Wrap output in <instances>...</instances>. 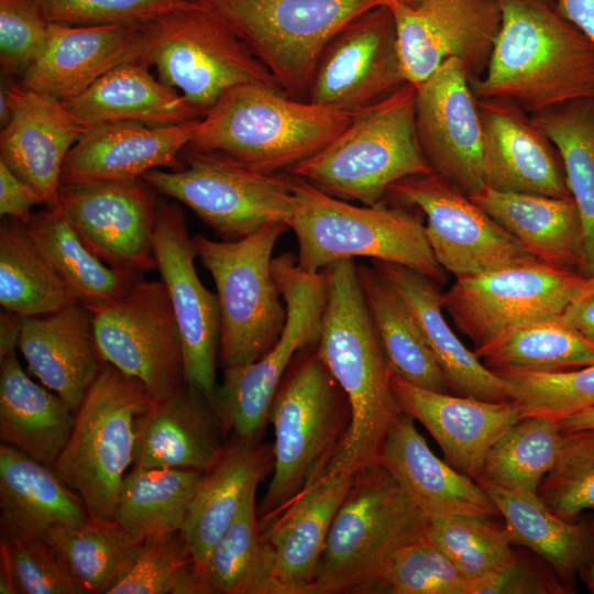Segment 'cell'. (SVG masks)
<instances>
[{
  "mask_svg": "<svg viewBox=\"0 0 594 594\" xmlns=\"http://www.w3.org/2000/svg\"><path fill=\"white\" fill-rule=\"evenodd\" d=\"M328 299L317 351L346 395L348 433L321 476L350 475L380 463L387 436L402 413L392 375L353 258L323 268Z\"/></svg>",
  "mask_w": 594,
  "mask_h": 594,
  "instance_id": "obj_1",
  "label": "cell"
},
{
  "mask_svg": "<svg viewBox=\"0 0 594 594\" xmlns=\"http://www.w3.org/2000/svg\"><path fill=\"white\" fill-rule=\"evenodd\" d=\"M502 21L476 98H501L538 114L594 99V45L546 0H497Z\"/></svg>",
  "mask_w": 594,
  "mask_h": 594,
  "instance_id": "obj_2",
  "label": "cell"
},
{
  "mask_svg": "<svg viewBox=\"0 0 594 594\" xmlns=\"http://www.w3.org/2000/svg\"><path fill=\"white\" fill-rule=\"evenodd\" d=\"M352 118L276 87L241 85L206 111L184 150L218 154L263 174L289 173L340 135Z\"/></svg>",
  "mask_w": 594,
  "mask_h": 594,
  "instance_id": "obj_3",
  "label": "cell"
},
{
  "mask_svg": "<svg viewBox=\"0 0 594 594\" xmlns=\"http://www.w3.org/2000/svg\"><path fill=\"white\" fill-rule=\"evenodd\" d=\"M274 468L257 508L261 528L279 515L329 463L351 422L345 393L317 345L297 353L271 405Z\"/></svg>",
  "mask_w": 594,
  "mask_h": 594,
  "instance_id": "obj_4",
  "label": "cell"
},
{
  "mask_svg": "<svg viewBox=\"0 0 594 594\" xmlns=\"http://www.w3.org/2000/svg\"><path fill=\"white\" fill-rule=\"evenodd\" d=\"M416 96L417 86L406 82L354 113L340 135L289 173L342 200L384 204L394 183L433 172L417 136Z\"/></svg>",
  "mask_w": 594,
  "mask_h": 594,
  "instance_id": "obj_5",
  "label": "cell"
},
{
  "mask_svg": "<svg viewBox=\"0 0 594 594\" xmlns=\"http://www.w3.org/2000/svg\"><path fill=\"white\" fill-rule=\"evenodd\" d=\"M290 174V173H289ZM294 215L289 228L298 242L297 263L320 272L338 261L372 257L396 263L443 283L420 219L384 204L358 207L293 175Z\"/></svg>",
  "mask_w": 594,
  "mask_h": 594,
  "instance_id": "obj_6",
  "label": "cell"
},
{
  "mask_svg": "<svg viewBox=\"0 0 594 594\" xmlns=\"http://www.w3.org/2000/svg\"><path fill=\"white\" fill-rule=\"evenodd\" d=\"M428 517L381 464L359 470L331 522L307 594L375 592L397 548L426 531Z\"/></svg>",
  "mask_w": 594,
  "mask_h": 594,
  "instance_id": "obj_7",
  "label": "cell"
},
{
  "mask_svg": "<svg viewBox=\"0 0 594 594\" xmlns=\"http://www.w3.org/2000/svg\"><path fill=\"white\" fill-rule=\"evenodd\" d=\"M154 403L136 378L102 362L53 465L80 496L90 518L111 520L121 482L133 464L135 419Z\"/></svg>",
  "mask_w": 594,
  "mask_h": 594,
  "instance_id": "obj_8",
  "label": "cell"
},
{
  "mask_svg": "<svg viewBox=\"0 0 594 594\" xmlns=\"http://www.w3.org/2000/svg\"><path fill=\"white\" fill-rule=\"evenodd\" d=\"M227 25L293 99L308 101L331 40L382 0H193Z\"/></svg>",
  "mask_w": 594,
  "mask_h": 594,
  "instance_id": "obj_9",
  "label": "cell"
},
{
  "mask_svg": "<svg viewBox=\"0 0 594 594\" xmlns=\"http://www.w3.org/2000/svg\"><path fill=\"white\" fill-rule=\"evenodd\" d=\"M272 273L286 306L284 330L258 360L224 367L212 398L223 436L249 442L261 441L275 393L294 358L318 344L328 299L324 270L304 271L290 252L272 260Z\"/></svg>",
  "mask_w": 594,
  "mask_h": 594,
  "instance_id": "obj_10",
  "label": "cell"
},
{
  "mask_svg": "<svg viewBox=\"0 0 594 594\" xmlns=\"http://www.w3.org/2000/svg\"><path fill=\"white\" fill-rule=\"evenodd\" d=\"M288 229V223L277 221L237 241L193 237L197 256L216 285L223 369L258 360L284 330L287 311L272 273V253Z\"/></svg>",
  "mask_w": 594,
  "mask_h": 594,
  "instance_id": "obj_11",
  "label": "cell"
},
{
  "mask_svg": "<svg viewBox=\"0 0 594 594\" xmlns=\"http://www.w3.org/2000/svg\"><path fill=\"white\" fill-rule=\"evenodd\" d=\"M145 32L141 61L155 66L158 79L202 114L231 88L248 84L279 88L228 26L195 3L145 22Z\"/></svg>",
  "mask_w": 594,
  "mask_h": 594,
  "instance_id": "obj_12",
  "label": "cell"
},
{
  "mask_svg": "<svg viewBox=\"0 0 594 594\" xmlns=\"http://www.w3.org/2000/svg\"><path fill=\"white\" fill-rule=\"evenodd\" d=\"M182 158L180 169H152L141 178L190 208L221 240L246 238L270 222L289 226L292 174L258 173L212 153L184 150Z\"/></svg>",
  "mask_w": 594,
  "mask_h": 594,
  "instance_id": "obj_13",
  "label": "cell"
},
{
  "mask_svg": "<svg viewBox=\"0 0 594 594\" xmlns=\"http://www.w3.org/2000/svg\"><path fill=\"white\" fill-rule=\"evenodd\" d=\"M90 309L102 362L136 378L154 402L184 386L183 340L162 279L141 276L119 299Z\"/></svg>",
  "mask_w": 594,
  "mask_h": 594,
  "instance_id": "obj_14",
  "label": "cell"
},
{
  "mask_svg": "<svg viewBox=\"0 0 594 594\" xmlns=\"http://www.w3.org/2000/svg\"><path fill=\"white\" fill-rule=\"evenodd\" d=\"M387 195L424 212L435 256L457 278L540 262L468 195L435 172L405 177L391 185Z\"/></svg>",
  "mask_w": 594,
  "mask_h": 594,
  "instance_id": "obj_15",
  "label": "cell"
},
{
  "mask_svg": "<svg viewBox=\"0 0 594 594\" xmlns=\"http://www.w3.org/2000/svg\"><path fill=\"white\" fill-rule=\"evenodd\" d=\"M585 276L542 262L457 278L442 294L457 329L481 348L526 322L557 317Z\"/></svg>",
  "mask_w": 594,
  "mask_h": 594,
  "instance_id": "obj_16",
  "label": "cell"
},
{
  "mask_svg": "<svg viewBox=\"0 0 594 594\" xmlns=\"http://www.w3.org/2000/svg\"><path fill=\"white\" fill-rule=\"evenodd\" d=\"M388 8L406 82L418 87L449 58L463 63L470 80L484 74L502 21L497 0H424Z\"/></svg>",
  "mask_w": 594,
  "mask_h": 594,
  "instance_id": "obj_17",
  "label": "cell"
},
{
  "mask_svg": "<svg viewBox=\"0 0 594 594\" xmlns=\"http://www.w3.org/2000/svg\"><path fill=\"white\" fill-rule=\"evenodd\" d=\"M156 190L142 178L61 184L59 207L82 242L107 265L138 275L157 270Z\"/></svg>",
  "mask_w": 594,
  "mask_h": 594,
  "instance_id": "obj_18",
  "label": "cell"
},
{
  "mask_svg": "<svg viewBox=\"0 0 594 594\" xmlns=\"http://www.w3.org/2000/svg\"><path fill=\"white\" fill-rule=\"evenodd\" d=\"M153 246L183 340L186 383L201 391L212 405L220 349L219 302L196 272L193 237L177 204L158 200Z\"/></svg>",
  "mask_w": 594,
  "mask_h": 594,
  "instance_id": "obj_19",
  "label": "cell"
},
{
  "mask_svg": "<svg viewBox=\"0 0 594 594\" xmlns=\"http://www.w3.org/2000/svg\"><path fill=\"white\" fill-rule=\"evenodd\" d=\"M404 84L393 13L381 4L331 40L315 72L308 101L354 114Z\"/></svg>",
  "mask_w": 594,
  "mask_h": 594,
  "instance_id": "obj_20",
  "label": "cell"
},
{
  "mask_svg": "<svg viewBox=\"0 0 594 594\" xmlns=\"http://www.w3.org/2000/svg\"><path fill=\"white\" fill-rule=\"evenodd\" d=\"M470 75L447 59L417 87L416 130L432 170L469 197L484 188L483 131Z\"/></svg>",
  "mask_w": 594,
  "mask_h": 594,
  "instance_id": "obj_21",
  "label": "cell"
},
{
  "mask_svg": "<svg viewBox=\"0 0 594 594\" xmlns=\"http://www.w3.org/2000/svg\"><path fill=\"white\" fill-rule=\"evenodd\" d=\"M1 94L9 119L0 133V161L36 189L46 208L58 207L65 158L87 128L64 101L21 84Z\"/></svg>",
  "mask_w": 594,
  "mask_h": 594,
  "instance_id": "obj_22",
  "label": "cell"
},
{
  "mask_svg": "<svg viewBox=\"0 0 594 594\" xmlns=\"http://www.w3.org/2000/svg\"><path fill=\"white\" fill-rule=\"evenodd\" d=\"M485 185L502 191L571 197L560 154L532 117L501 98H476Z\"/></svg>",
  "mask_w": 594,
  "mask_h": 594,
  "instance_id": "obj_23",
  "label": "cell"
},
{
  "mask_svg": "<svg viewBox=\"0 0 594 594\" xmlns=\"http://www.w3.org/2000/svg\"><path fill=\"white\" fill-rule=\"evenodd\" d=\"M199 120L162 127L132 121L90 127L68 152L61 184L135 180L160 167L180 169L182 153Z\"/></svg>",
  "mask_w": 594,
  "mask_h": 594,
  "instance_id": "obj_24",
  "label": "cell"
},
{
  "mask_svg": "<svg viewBox=\"0 0 594 594\" xmlns=\"http://www.w3.org/2000/svg\"><path fill=\"white\" fill-rule=\"evenodd\" d=\"M392 387L400 411L421 422L441 448L444 460L473 479L491 447L520 419L514 400L450 395L416 386L394 374Z\"/></svg>",
  "mask_w": 594,
  "mask_h": 594,
  "instance_id": "obj_25",
  "label": "cell"
},
{
  "mask_svg": "<svg viewBox=\"0 0 594 594\" xmlns=\"http://www.w3.org/2000/svg\"><path fill=\"white\" fill-rule=\"evenodd\" d=\"M145 44V23L90 26L51 23L47 45L21 76V85L67 101L112 68L141 61Z\"/></svg>",
  "mask_w": 594,
  "mask_h": 594,
  "instance_id": "obj_26",
  "label": "cell"
},
{
  "mask_svg": "<svg viewBox=\"0 0 594 594\" xmlns=\"http://www.w3.org/2000/svg\"><path fill=\"white\" fill-rule=\"evenodd\" d=\"M273 468V443L231 438L216 463L204 472L180 531L205 594L209 552Z\"/></svg>",
  "mask_w": 594,
  "mask_h": 594,
  "instance_id": "obj_27",
  "label": "cell"
},
{
  "mask_svg": "<svg viewBox=\"0 0 594 594\" xmlns=\"http://www.w3.org/2000/svg\"><path fill=\"white\" fill-rule=\"evenodd\" d=\"M18 348L33 375L75 413L102 364L91 309L75 301L47 315L22 317Z\"/></svg>",
  "mask_w": 594,
  "mask_h": 594,
  "instance_id": "obj_28",
  "label": "cell"
},
{
  "mask_svg": "<svg viewBox=\"0 0 594 594\" xmlns=\"http://www.w3.org/2000/svg\"><path fill=\"white\" fill-rule=\"evenodd\" d=\"M223 438L208 397L185 383L136 417L132 465L206 472L220 457Z\"/></svg>",
  "mask_w": 594,
  "mask_h": 594,
  "instance_id": "obj_29",
  "label": "cell"
},
{
  "mask_svg": "<svg viewBox=\"0 0 594 594\" xmlns=\"http://www.w3.org/2000/svg\"><path fill=\"white\" fill-rule=\"evenodd\" d=\"M380 463L428 518L499 515L485 490L438 458L417 430L414 418L403 411L387 436Z\"/></svg>",
  "mask_w": 594,
  "mask_h": 594,
  "instance_id": "obj_30",
  "label": "cell"
},
{
  "mask_svg": "<svg viewBox=\"0 0 594 594\" xmlns=\"http://www.w3.org/2000/svg\"><path fill=\"white\" fill-rule=\"evenodd\" d=\"M354 474L314 480L279 515L261 528L275 550L274 579L278 594H307L331 522Z\"/></svg>",
  "mask_w": 594,
  "mask_h": 594,
  "instance_id": "obj_31",
  "label": "cell"
},
{
  "mask_svg": "<svg viewBox=\"0 0 594 594\" xmlns=\"http://www.w3.org/2000/svg\"><path fill=\"white\" fill-rule=\"evenodd\" d=\"M374 262L407 302L449 389L455 395L490 402L512 400L506 381L470 351L449 326L443 316V293L437 282L396 263Z\"/></svg>",
  "mask_w": 594,
  "mask_h": 594,
  "instance_id": "obj_32",
  "label": "cell"
},
{
  "mask_svg": "<svg viewBox=\"0 0 594 594\" xmlns=\"http://www.w3.org/2000/svg\"><path fill=\"white\" fill-rule=\"evenodd\" d=\"M470 198L538 261L581 274L583 230L572 197L502 191L485 186Z\"/></svg>",
  "mask_w": 594,
  "mask_h": 594,
  "instance_id": "obj_33",
  "label": "cell"
},
{
  "mask_svg": "<svg viewBox=\"0 0 594 594\" xmlns=\"http://www.w3.org/2000/svg\"><path fill=\"white\" fill-rule=\"evenodd\" d=\"M64 103L87 129L114 121L162 127L204 117L178 90L156 79L142 61L112 68Z\"/></svg>",
  "mask_w": 594,
  "mask_h": 594,
  "instance_id": "obj_34",
  "label": "cell"
},
{
  "mask_svg": "<svg viewBox=\"0 0 594 594\" xmlns=\"http://www.w3.org/2000/svg\"><path fill=\"white\" fill-rule=\"evenodd\" d=\"M88 518L80 496L53 468L10 446L0 444L1 536L44 538L56 524Z\"/></svg>",
  "mask_w": 594,
  "mask_h": 594,
  "instance_id": "obj_35",
  "label": "cell"
},
{
  "mask_svg": "<svg viewBox=\"0 0 594 594\" xmlns=\"http://www.w3.org/2000/svg\"><path fill=\"white\" fill-rule=\"evenodd\" d=\"M74 426V411L23 371L15 351L0 358V440L53 468Z\"/></svg>",
  "mask_w": 594,
  "mask_h": 594,
  "instance_id": "obj_36",
  "label": "cell"
},
{
  "mask_svg": "<svg viewBox=\"0 0 594 594\" xmlns=\"http://www.w3.org/2000/svg\"><path fill=\"white\" fill-rule=\"evenodd\" d=\"M477 483L504 518L513 544L538 554L574 592L580 570L594 556V519L565 520L548 509L538 495Z\"/></svg>",
  "mask_w": 594,
  "mask_h": 594,
  "instance_id": "obj_37",
  "label": "cell"
},
{
  "mask_svg": "<svg viewBox=\"0 0 594 594\" xmlns=\"http://www.w3.org/2000/svg\"><path fill=\"white\" fill-rule=\"evenodd\" d=\"M202 474L133 465L121 482L111 526L131 544L180 531Z\"/></svg>",
  "mask_w": 594,
  "mask_h": 594,
  "instance_id": "obj_38",
  "label": "cell"
},
{
  "mask_svg": "<svg viewBox=\"0 0 594 594\" xmlns=\"http://www.w3.org/2000/svg\"><path fill=\"white\" fill-rule=\"evenodd\" d=\"M356 274L393 374L416 386L448 393L446 377L399 292L374 265L359 263Z\"/></svg>",
  "mask_w": 594,
  "mask_h": 594,
  "instance_id": "obj_39",
  "label": "cell"
},
{
  "mask_svg": "<svg viewBox=\"0 0 594 594\" xmlns=\"http://www.w3.org/2000/svg\"><path fill=\"white\" fill-rule=\"evenodd\" d=\"M25 226L76 300L89 308L119 299L141 277L102 262L82 242L59 206L33 213Z\"/></svg>",
  "mask_w": 594,
  "mask_h": 594,
  "instance_id": "obj_40",
  "label": "cell"
},
{
  "mask_svg": "<svg viewBox=\"0 0 594 594\" xmlns=\"http://www.w3.org/2000/svg\"><path fill=\"white\" fill-rule=\"evenodd\" d=\"M532 118L560 154L582 223L581 274L594 275V99L571 101Z\"/></svg>",
  "mask_w": 594,
  "mask_h": 594,
  "instance_id": "obj_41",
  "label": "cell"
},
{
  "mask_svg": "<svg viewBox=\"0 0 594 594\" xmlns=\"http://www.w3.org/2000/svg\"><path fill=\"white\" fill-rule=\"evenodd\" d=\"M77 301L41 252L25 223H0V304L21 317L54 312Z\"/></svg>",
  "mask_w": 594,
  "mask_h": 594,
  "instance_id": "obj_42",
  "label": "cell"
},
{
  "mask_svg": "<svg viewBox=\"0 0 594 594\" xmlns=\"http://www.w3.org/2000/svg\"><path fill=\"white\" fill-rule=\"evenodd\" d=\"M251 494L207 558L206 594H278L276 554L258 525Z\"/></svg>",
  "mask_w": 594,
  "mask_h": 594,
  "instance_id": "obj_43",
  "label": "cell"
},
{
  "mask_svg": "<svg viewBox=\"0 0 594 594\" xmlns=\"http://www.w3.org/2000/svg\"><path fill=\"white\" fill-rule=\"evenodd\" d=\"M474 352L495 373H554L594 364V344L559 316L520 324Z\"/></svg>",
  "mask_w": 594,
  "mask_h": 594,
  "instance_id": "obj_44",
  "label": "cell"
},
{
  "mask_svg": "<svg viewBox=\"0 0 594 594\" xmlns=\"http://www.w3.org/2000/svg\"><path fill=\"white\" fill-rule=\"evenodd\" d=\"M561 441L559 421L541 416L520 418L491 447L474 480L538 495Z\"/></svg>",
  "mask_w": 594,
  "mask_h": 594,
  "instance_id": "obj_45",
  "label": "cell"
},
{
  "mask_svg": "<svg viewBox=\"0 0 594 594\" xmlns=\"http://www.w3.org/2000/svg\"><path fill=\"white\" fill-rule=\"evenodd\" d=\"M106 594H205L182 531L133 543Z\"/></svg>",
  "mask_w": 594,
  "mask_h": 594,
  "instance_id": "obj_46",
  "label": "cell"
},
{
  "mask_svg": "<svg viewBox=\"0 0 594 594\" xmlns=\"http://www.w3.org/2000/svg\"><path fill=\"white\" fill-rule=\"evenodd\" d=\"M44 539L55 550L86 594H106L133 544L110 521L88 518L52 526Z\"/></svg>",
  "mask_w": 594,
  "mask_h": 594,
  "instance_id": "obj_47",
  "label": "cell"
},
{
  "mask_svg": "<svg viewBox=\"0 0 594 594\" xmlns=\"http://www.w3.org/2000/svg\"><path fill=\"white\" fill-rule=\"evenodd\" d=\"M488 519L466 514L428 518L426 535L469 581L495 573L517 557L506 528Z\"/></svg>",
  "mask_w": 594,
  "mask_h": 594,
  "instance_id": "obj_48",
  "label": "cell"
},
{
  "mask_svg": "<svg viewBox=\"0 0 594 594\" xmlns=\"http://www.w3.org/2000/svg\"><path fill=\"white\" fill-rule=\"evenodd\" d=\"M538 497L553 514L578 520L594 509V427L562 430L554 464L538 488Z\"/></svg>",
  "mask_w": 594,
  "mask_h": 594,
  "instance_id": "obj_49",
  "label": "cell"
},
{
  "mask_svg": "<svg viewBox=\"0 0 594 594\" xmlns=\"http://www.w3.org/2000/svg\"><path fill=\"white\" fill-rule=\"evenodd\" d=\"M496 374L506 381L520 418L541 416L561 421L594 406V364L554 373L504 371Z\"/></svg>",
  "mask_w": 594,
  "mask_h": 594,
  "instance_id": "obj_50",
  "label": "cell"
},
{
  "mask_svg": "<svg viewBox=\"0 0 594 594\" xmlns=\"http://www.w3.org/2000/svg\"><path fill=\"white\" fill-rule=\"evenodd\" d=\"M469 579L426 535L395 550L376 590L393 594H466Z\"/></svg>",
  "mask_w": 594,
  "mask_h": 594,
  "instance_id": "obj_51",
  "label": "cell"
},
{
  "mask_svg": "<svg viewBox=\"0 0 594 594\" xmlns=\"http://www.w3.org/2000/svg\"><path fill=\"white\" fill-rule=\"evenodd\" d=\"M51 23L72 26L142 24L193 0H35Z\"/></svg>",
  "mask_w": 594,
  "mask_h": 594,
  "instance_id": "obj_52",
  "label": "cell"
},
{
  "mask_svg": "<svg viewBox=\"0 0 594 594\" xmlns=\"http://www.w3.org/2000/svg\"><path fill=\"white\" fill-rule=\"evenodd\" d=\"M50 25L35 0H0L2 73L22 76L43 54Z\"/></svg>",
  "mask_w": 594,
  "mask_h": 594,
  "instance_id": "obj_53",
  "label": "cell"
},
{
  "mask_svg": "<svg viewBox=\"0 0 594 594\" xmlns=\"http://www.w3.org/2000/svg\"><path fill=\"white\" fill-rule=\"evenodd\" d=\"M19 594H86L44 538L1 536Z\"/></svg>",
  "mask_w": 594,
  "mask_h": 594,
  "instance_id": "obj_54",
  "label": "cell"
},
{
  "mask_svg": "<svg viewBox=\"0 0 594 594\" xmlns=\"http://www.w3.org/2000/svg\"><path fill=\"white\" fill-rule=\"evenodd\" d=\"M570 588L548 565H536L518 554L495 573L470 580L466 594H565Z\"/></svg>",
  "mask_w": 594,
  "mask_h": 594,
  "instance_id": "obj_55",
  "label": "cell"
},
{
  "mask_svg": "<svg viewBox=\"0 0 594 594\" xmlns=\"http://www.w3.org/2000/svg\"><path fill=\"white\" fill-rule=\"evenodd\" d=\"M40 204L44 201L36 189L0 161V216L26 224L33 215L32 208Z\"/></svg>",
  "mask_w": 594,
  "mask_h": 594,
  "instance_id": "obj_56",
  "label": "cell"
},
{
  "mask_svg": "<svg viewBox=\"0 0 594 594\" xmlns=\"http://www.w3.org/2000/svg\"><path fill=\"white\" fill-rule=\"evenodd\" d=\"M559 319L594 344V275L584 278L581 287L559 315Z\"/></svg>",
  "mask_w": 594,
  "mask_h": 594,
  "instance_id": "obj_57",
  "label": "cell"
},
{
  "mask_svg": "<svg viewBox=\"0 0 594 594\" xmlns=\"http://www.w3.org/2000/svg\"><path fill=\"white\" fill-rule=\"evenodd\" d=\"M556 9L594 45V0H556Z\"/></svg>",
  "mask_w": 594,
  "mask_h": 594,
  "instance_id": "obj_58",
  "label": "cell"
},
{
  "mask_svg": "<svg viewBox=\"0 0 594 594\" xmlns=\"http://www.w3.org/2000/svg\"><path fill=\"white\" fill-rule=\"evenodd\" d=\"M22 317L4 310L0 315V358L15 351L18 346Z\"/></svg>",
  "mask_w": 594,
  "mask_h": 594,
  "instance_id": "obj_59",
  "label": "cell"
},
{
  "mask_svg": "<svg viewBox=\"0 0 594 594\" xmlns=\"http://www.w3.org/2000/svg\"><path fill=\"white\" fill-rule=\"evenodd\" d=\"M0 593L18 594L11 565L10 552L4 539H0Z\"/></svg>",
  "mask_w": 594,
  "mask_h": 594,
  "instance_id": "obj_60",
  "label": "cell"
},
{
  "mask_svg": "<svg viewBox=\"0 0 594 594\" xmlns=\"http://www.w3.org/2000/svg\"><path fill=\"white\" fill-rule=\"evenodd\" d=\"M561 430H578L594 427V406L574 413L559 421Z\"/></svg>",
  "mask_w": 594,
  "mask_h": 594,
  "instance_id": "obj_61",
  "label": "cell"
},
{
  "mask_svg": "<svg viewBox=\"0 0 594 594\" xmlns=\"http://www.w3.org/2000/svg\"><path fill=\"white\" fill-rule=\"evenodd\" d=\"M587 590L594 594V556L592 559L580 570L578 575Z\"/></svg>",
  "mask_w": 594,
  "mask_h": 594,
  "instance_id": "obj_62",
  "label": "cell"
},
{
  "mask_svg": "<svg viewBox=\"0 0 594 594\" xmlns=\"http://www.w3.org/2000/svg\"><path fill=\"white\" fill-rule=\"evenodd\" d=\"M384 4L387 7H393L396 4L407 6V7H414L422 2L424 0H382Z\"/></svg>",
  "mask_w": 594,
  "mask_h": 594,
  "instance_id": "obj_63",
  "label": "cell"
},
{
  "mask_svg": "<svg viewBox=\"0 0 594 594\" xmlns=\"http://www.w3.org/2000/svg\"><path fill=\"white\" fill-rule=\"evenodd\" d=\"M546 1L556 4V0H546Z\"/></svg>",
  "mask_w": 594,
  "mask_h": 594,
  "instance_id": "obj_64",
  "label": "cell"
}]
</instances>
